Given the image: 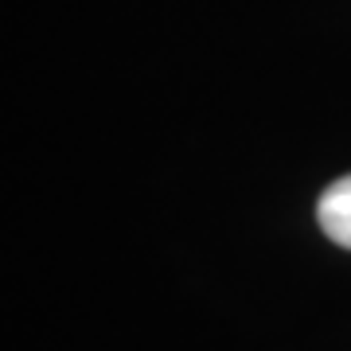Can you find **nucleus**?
<instances>
[{
	"label": "nucleus",
	"instance_id": "obj_1",
	"mask_svg": "<svg viewBox=\"0 0 351 351\" xmlns=\"http://www.w3.org/2000/svg\"><path fill=\"white\" fill-rule=\"evenodd\" d=\"M316 219H320V230H324L328 239L351 250V176L336 180V184L320 195Z\"/></svg>",
	"mask_w": 351,
	"mask_h": 351
}]
</instances>
